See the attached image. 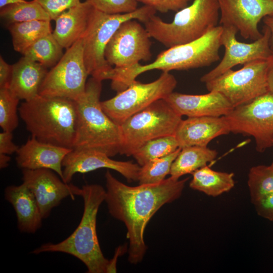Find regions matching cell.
I'll return each mask as SVG.
<instances>
[{"label":"cell","mask_w":273,"mask_h":273,"mask_svg":"<svg viewBox=\"0 0 273 273\" xmlns=\"http://www.w3.org/2000/svg\"><path fill=\"white\" fill-rule=\"evenodd\" d=\"M179 148L175 135L161 136L150 140L136 150L132 156L140 166L147 162L169 155Z\"/></svg>","instance_id":"83f0119b"},{"label":"cell","mask_w":273,"mask_h":273,"mask_svg":"<svg viewBox=\"0 0 273 273\" xmlns=\"http://www.w3.org/2000/svg\"><path fill=\"white\" fill-rule=\"evenodd\" d=\"M270 166H271L272 168H273V161H272L271 164L270 165Z\"/></svg>","instance_id":"ee69618b"},{"label":"cell","mask_w":273,"mask_h":273,"mask_svg":"<svg viewBox=\"0 0 273 273\" xmlns=\"http://www.w3.org/2000/svg\"><path fill=\"white\" fill-rule=\"evenodd\" d=\"M11 158L8 155L0 153V168L3 169L9 165Z\"/></svg>","instance_id":"b9f144b4"},{"label":"cell","mask_w":273,"mask_h":273,"mask_svg":"<svg viewBox=\"0 0 273 273\" xmlns=\"http://www.w3.org/2000/svg\"><path fill=\"white\" fill-rule=\"evenodd\" d=\"M1 17L9 24L33 20H50L49 15L35 1H25L1 8Z\"/></svg>","instance_id":"f1b7e54d"},{"label":"cell","mask_w":273,"mask_h":273,"mask_svg":"<svg viewBox=\"0 0 273 273\" xmlns=\"http://www.w3.org/2000/svg\"><path fill=\"white\" fill-rule=\"evenodd\" d=\"M221 44L224 53L219 63L203 75L201 82L206 83L223 74L238 65H244L256 60H266L272 51L270 47V32L265 26L262 35L251 43L240 42L237 39V29L233 26H222Z\"/></svg>","instance_id":"5bb4252c"},{"label":"cell","mask_w":273,"mask_h":273,"mask_svg":"<svg viewBox=\"0 0 273 273\" xmlns=\"http://www.w3.org/2000/svg\"><path fill=\"white\" fill-rule=\"evenodd\" d=\"M217 155L216 150L207 146H190L181 149L173 161L169 174L179 179L180 177L192 174L213 161Z\"/></svg>","instance_id":"d4e9b609"},{"label":"cell","mask_w":273,"mask_h":273,"mask_svg":"<svg viewBox=\"0 0 273 273\" xmlns=\"http://www.w3.org/2000/svg\"><path fill=\"white\" fill-rule=\"evenodd\" d=\"M47 13L51 20H55L63 12L79 4L80 0H33Z\"/></svg>","instance_id":"836d02e7"},{"label":"cell","mask_w":273,"mask_h":273,"mask_svg":"<svg viewBox=\"0 0 273 273\" xmlns=\"http://www.w3.org/2000/svg\"><path fill=\"white\" fill-rule=\"evenodd\" d=\"M19 148L13 142L12 132L3 131L0 133V153L11 155L16 153Z\"/></svg>","instance_id":"8d00e7d4"},{"label":"cell","mask_w":273,"mask_h":273,"mask_svg":"<svg viewBox=\"0 0 273 273\" xmlns=\"http://www.w3.org/2000/svg\"><path fill=\"white\" fill-rule=\"evenodd\" d=\"M265 26L267 27L270 32L269 44L271 51H273V16H268L263 19Z\"/></svg>","instance_id":"60d3db41"},{"label":"cell","mask_w":273,"mask_h":273,"mask_svg":"<svg viewBox=\"0 0 273 273\" xmlns=\"http://www.w3.org/2000/svg\"><path fill=\"white\" fill-rule=\"evenodd\" d=\"M93 7L108 14L129 13L138 8L136 0H86Z\"/></svg>","instance_id":"d6a6232c"},{"label":"cell","mask_w":273,"mask_h":273,"mask_svg":"<svg viewBox=\"0 0 273 273\" xmlns=\"http://www.w3.org/2000/svg\"><path fill=\"white\" fill-rule=\"evenodd\" d=\"M13 66L0 57V88H8L12 74Z\"/></svg>","instance_id":"74e56055"},{"label":"cell","mask_w":273,"mask_h":273,"mask_svg":"<svg viewBox=\"0 0 273 273\" xmlns=\"http://www.w3.org/2000/svg\"><path fill=\"white\" fill-rule=\"evenodd\" d=\"M18 112L32 136L43 142L73 149L77 120L75 101L38 95L23 102Z\"/></svg>","instance_id":"3957f363"},{"label":"cell","mask_w":273,"mask_h":273,"mask_svg":"<svg viewBox=\"0 0 273 273\" xmlns=\"http://www.w3.org/2000/svg\"><path fill=\"white\" fill-rule=\"evenodd\" d=\"M219 17L217 0H193L177 11L170 22L154 15L144 24L151 37L169 48L203 36L218 26Z\"/></svg>","instance_id":"8992f818"},{"label":"cell","mask_w":273,"mask_h":273,"mask_svg":"<svg viewBox=\"0 0 273 273\" xmlns=\"http://www.w3.org/2000/svg\"><path fill=\"white\" fill-rule=\"evenodd\" d=\"M176 84V79L172 74L162 72L158 78L149 83L136 80L113 98L101 102V107L114 122L120 125L154 102L165 99L173 92Z\"/></svg>","instance_id":"9c48e42d"},{"label":"cell","mask_w":273,"mask_h":273,"mask_svg":"<svg viewBox=\"0 0 273 273\" xmlns=\"http://www.w3.org/2000/svg\"><path fill=\"white\" fill-rule=\"evenodd\" d=\"M164 99L179 114L188 117L223 116L234 108L222 94L213 91L203 95L173 92Z\"/></svg>","instance_id":"d6986e66"},{"label":"cell","mask_w":273,"mask_h":273,"mask_svg":"<svg viewBox=\"0 0 273 273\" xmlns=\"http://www.w3.org/2000/svg\"><path fill=\"white\" fill-rule=\"evenodd\" d=\"M63 49L52 33L34 42L23 55L48 68L54 66L61 59L64 54Z\"/></svg>","instance_id":"4316f807"},{"label":"cell","mask_w":273,"mask_h":273,"mask_svg":"<svg viewBox=\"0 0 273 273\" xmlns=\"http://www.w3.org/2000/svg\"><path fill=\"white\" fill-rule=\"evenodd\" d=\"M25 1V0H0V7L2 8L8 5L24 2Z\"/></svg>","instance_id":"7bdbcfd3"},{"label":"cell","mask_w":273,"mask_h":273,"mask_svg":"<svg viewBox=\"0 0 273 273\" xmlns=\"http://www.w3.org/2000/svg\"><path fill=\"white\" fill-rule=\"evenodd\" d=\"M182 116L164 99L130 116L119 125L122 139L120 154L132 156L150 140L175 135Z\"/></svg>","instance_id":"ba28073f"},{"label":"cell","mask_w":273,"mask_h":273,"mask_svg":"<svg viewBox=\"0 0 273 273\" xmlns=\"http://www.w3.org/2000/svg\"><path fill=\"white\" fill-rule=\"evenodd\" d=\"M209 92L222 94L233 108L246 104L268 93L266 60L247 63L205 83Z\"/></svg>","instance_id":"30bf717a"},{"label":"cell","mask_w":273,"mask_h":273,"mask_svg":"<svg viewBox=\"0 0 273 273\" xmlns=\"http://www.w3.org/2000/svg\"><path fill=\"white\" fill-rule=\"evenodd\" d=\"M102 81L92 77L83 95L75 101L77 120L73 149L97 150L111 157L120 154L121 130L102 108Z\"/></svg>","instance_id":"5b68a950"},{"label":"cell","mask_w":273,"mask_h":273,"mask_svg":"<svg viewBox=\"0 0 273 273\" xmlns=\"http://www.w3.org/2000/svg\"><path fill=\"white\" fill-rule=\"evenodd\" d=\"M156 11L145 5L125 14H108L93 8L87 27L82 37L83 57L89 75L98 80H106L113 68L105 56L106 48L111 38L124 22L136 19L145 23Z\"/></svg>","instance_id":"52a82bcc"},{"label":"cell","mask_w":273,"mask_h":273,"mask_svg":"<svg viewBox=\"0 0 273 273\" xmlns=\"http://www.w3.org/2000/svg\"><path fill=\"white\" fill-rule=\"evenodd\" d=\"M93 8L86 0L63 12L55 20L56 26L52 33L63 49H68L82 38Z\"/></svg>","instance_id":"7402d4cb"},{"label":"cell","mask_w":273,"mask_h":273,"mask_svg":"<svg viewBox=\"0 0 273 273\" xmlns=\"http://www.w3.org/2000/svg\"><path fill=\"white\" fill-rule=\"evenodd\" d=\"M231 132L225 116L188 117L179 124L175 136L179 148L207 146L213 139Z\"/></svg>","instance_id":"ffe728a7"},{"label":"cell","mask_w":273,"mask_h":273,"mask_svg":"<svg viewBox=\"0 0 273 273\" xmlns=\"http://www.w3.org/2000/svg\"><path fill=\"white\" fill-rule=\"evenodd\" d=\"M73 149L59 146L32 136L19 147L16 157L17 166L22 169L52 170L63 179L62 162Z\"/></svg>","instance_id":"ac0fdd59"},{"label":"cell","mask_w":273,"mask_h":273,"mask_svg":"<svg viewBox=\"0 0 273 273\" xmlns=\"http://www.w3.org/2000/svg\"><path fill=\"white\" fill-rule=\"evenodd\" d=\"M146 28L136 19L124 22L108 42L105 56L108 63L125 69L150 60L151 41Z\"/></svg>","instance_id":"4fadbf2b"},{"label":"cell","mask_w":273,"mask_h":273,"mask_svg":"<svg viewBox=\"0 0 273 273\" xmlns=\"http://www.w3.org/2000/svg\"><path fill=\"white\" fill-rule=\"evenodd\" d=\"M258 215L273 221V193L253 203Z\"/></svg>","instance_id":"d590c367"},{"label":"cell","mask_w":273,"mask_h":273,"mask_svg":"<svg viewBox=\"0 0 273 273\" xmlns=\"http://www.w3.org/2000/svg\"><path fill=\"white\" fill-rule=\"evenodd\" d=\"M127 247L126 246H119L115 251V255L113 258L109 260V263L107 268V273L116 272V261L119 255H121L125 252Z\"/></svg>","instance_id":"ab89813d"},{"label":"cell","mask_w":273,"mask_h":273,"mask_svg":"<svg viewBox=\"0 0 273 273\" xmlns=\"http://www.w3.org/2000/svg\"><path fill=\"white\" fill-rule=\"evenodd\" d=\"M225 117L231 132L254 139L258 152L273 146V95L269 93L233 108Z\"/></svg>","instance_id":"7c38bea8"},{"label":"cell","mask_w":273,"mask_h":273,"mask_svg":"<svg viewBox=\"0 0 273 273\" xmlns=\"http://www.w3.org/2000/svg\"><path fill=\"white\" fill-rule=\"evenodd\" d=\"M221 26H233L245 39L255 40L262 35L261 19L273 16V0H217Z\"/></svg>","instance_id":"9a60e30c"},{"label":"cell","mask_w":273,"mask_h":273,"mask_svg":"<svg viewBox=\"0 0 273 273\" xmlns=\"http://www.w3.org/2000/svg\"><path fill=\"white\" fill-rule=\"evenodd\" d=\"M63 181L69 184L77 173H85L101 168L116 171L129 182L138 181L140 166L132 161L112 159L107 154L94 150L73 149L62 162Z\"/></svg>","instance_id":"e0dca14e"},{"label":"cell","mask_w":273,"mask_h":273,"mask_svg":"<svg viewBox=\"0 0 273 273\" xmlns=\"http://www.w3.org/2000/svg\"><path fill=\"white\" fill-rule=\"evenodd\" d=\"M248 186L253 204L273 193V168L263 165L251 167L248 173Z\"/></svg>","instance_id":"4dcf8cb0"},{"label":"cell","mask_w":273,"mask_h":273,"mask_svg":"<svg viewBox=\"0 0 273 273\" xmlns=\"http://www.w3.org/2000/svg\"><path fill=\"white\" fill-rule=\"evenodd\" d=\"M13 48L22 55L25 50L41 37L52 33L51 21L33 20L9 25Z\"/></svg>","instance_id":"484cf974"},{"label":"cell","mask_w":273,"mask_h":273,"mask_svg":"<svg viewBox=\"0 0 273 273\" xmlns=\"http://www.w3.org/2000/svg\"><path fill=\"white\" fill-rule=\"evenodd\" d=\"M150 6L156 11L166 13L170 11H178L188 6L192 0H136Z\"/></svg>","instance_id":"e575fe53"},{"label":"cell","mask_w":273,"mask_h":273,"mask_svg":"<svg viewBox=\"0 0 273 273\" xmlns=\"http://www.w3.org/2000/svg\"><path fill=\"white\" fill-rule=\"evenodd\" d=\"M81 190L84 210L75 230L63 241L55 244H43L31 253H67L82 261L88 273H107L109 260L102 253L96 230L97 213L101 204L105 201L106 191L98 184L84 185Z\"/></svg>","instance_id":"277c9868"},{"label":"cell","mask_w":273,"mask_h":273,"mask_svg":"<svg viewBox=\"0 0 273 273\" xmlns=\"http://www.w3.org/2000/svg\"><path fill=\"white\" fill-rule=\"evenodd\" d=\"M5 197L15 211L21 232L34 234L41 228L43 218L36 200L25 184L6 187Z\"/></svg>","instance_id":"44dd1931"},{"label":"cell","mask_w":273,"mask_h":273,"mask_svg":"<svg viewBox=\"0 0 273 273\" xmlns=\"http://www.w3.org/2000/svg\"><path fill=\"white\" fill-rule=\"evenodd\" d=\"M88 75L80 38L66 49L59 62L48 71L39 95L76 101L84 93Z\"/></svg>","instance_id":"8fae6325"},{"label":"cell","mask_w":273,"mask_h":273,"mask_svg":"<svg viewBox=\"0 0 273 273\" xmlns=\"http://www.w3.org/2000/svg\"><path fill=\"white\" fill-rule=\"evenodd\" d=\"M19 101L8 88H0V126L3 131L12 132L18 126Z\"/></svg>","instance_id":"1f68e13d"},{"label":"cell","mask_w":273,"mask_h":273,"mask_svg":"<svg viewBox=\"0 0 273 273\" xmlns=\"http://www.w3.org/2000/svg\"><path fill=\"white\" fill-rule=\"evenodd\" d=\"M105 176V201L110 215L125 224L129 241L128 260L136 264L148 249L144 240L147 223L162 206L180 197L189 178L170 176L158 184L131 187L118 180L108 170Z\"/></svg>","instance_id":"6da1fadb"},{"label":"cell","mask_w":273,"mask_h":273,"mask_svg":"<svg viewBox=\"0 0 273 273\" xmlns=\"http://www.w3.org/2000/svg\"><path fill=\"white\" fill-rule=\"evenodd\" d=\"M55 172L46 168L22 169L23 183L35 196L43 219L48 218L65 198L74 200L75 196L81 195V188L65 183Z\"/></svg>","instance_id":"2e32d148"},{"label":"cell","mask_w":273,"mask_h":273,"mask_svg":"<svg viewBox=\"0 0 273 273\" xmlns=\"http://www.w3.org/2000/svg\"><path fill=\"white\" fill-rule=\"evenodd\" d=\"M190 187L206 195L216 197L230 191L235 185L234 173L217 171L206 165L192 173Z\"/></svg>","instance_id":"cb8c5ba5"},{"label":"cell","mask_w":273,"mask_h":273,"mask_svg":"<svg viewBox=\"0 0 273 273\" xmlns=\"http://www.w3.org/2000/svg\"><path fill=\"white\" fill-rule=\"evenodd\" d=\"M181 149L163 157L150 160L140 166L138 180L139 185L158 184L169 174L172 164Z\"/></svg>","instance_id":"f546056e"},{"label":"cell","mask_w":273,"mask_h":273,"mask_svg":"<svg viewBox=\"0 0 273 273\" xmlns=\"http://www.w3.org/2000/svg\"><path fill=\"white\" fill-rule=\"evenodd\" d=\"M268 93L273 95V51L266 60Z\"/></svg>","instance_id":"f35d334b"},{"label":"cell","mask_w":273,"mask_h":273,"mask_svg":"<svg viewBox=\"0 0 273 273\" xmlns=\"http://www.w3.org/2000/svg\"><path fill=\"white\" fill-rule=\"evenodd\" d=\"M13 66L9 89L20 100H30L39 95L48 72L41 64L24 56Z\"/></svg>","instance_id":"603a6c76"},{"label":"cell","mask_w":273,"mask_h":273,"mask_svg":"<svg viewBox=\"0 0 273 273\" xmlns=\"http://www.w3.org/2000/svg\"><path fill=\"white\" fill-rule=\"evenodd\" d=\"M222 26L218 25L200 38L162 51L151 63L132 67H113L110 77L111 87L119 93L134 82L142 73L153 70L162 72L187 70L207 67L220 59L219 49Z\"/></svg>","instance_id":"7a4b0ae2"}]
</instances>
